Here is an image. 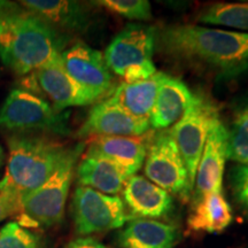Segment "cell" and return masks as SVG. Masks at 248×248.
<instances>
[{
	"label": "cell",
	"instance_id": "obj_10",
	"mask_svg": "<svg viewBox=\"0 0 248 248\" xmlns=\"http://www.w3.org/2000/svg\"><path fill=\"white\" fill-rule=\"evenodd\" d=\"M145 159V173L148 179L169 194L187 200L193 191L185 163L177 145L168 131L155 136Z\"/></svg>",
	"mask_w": 248,
	"mask_h": 248
},
{
	"label": "cell",
	"instance_id": "obj_22",
	"mask_svg": "<svg viewBox=\"0 0 248 248\" xmlns=\"http://www.w3.org/2000/svg\"><path fill=\"white\" fill-rule=\"evenodd\" d=\"M198 21L248 31V1L216 2L201 11Z\"/></svg>",
	"mask_w": 248,
	"mask_h": 248
},
{
	"label": "cell",
	"instance_id": "obj_32",
	"mask_svg": "<svg viewBox=\"0 0 248 248\" xmlns=\"http://www.w3.org/2000/svg\"><path fill=\"white\" fill-rule=\"evenodd\" d=\"M6 185V178L2 177L1 179H0V191L2 190V187Z\"/></svg>",
	"mask_w": 248,
	"mask_h": 248
},
{
	"label": "cell",
	"instance_id": "obj_16",
	"mask_svg": "<svg viewBox=\"0 0 248 248\" xmlns=\"http://www.w3.org/2000/svg\"><path fill=\"white\" fill-rule=\"evenodd\" d=\"M123 197L124 204L132 216L140 218H160L169 215L173 208L171 195L142 176L133 175L128 178Z\"/></svg>",
	"mask_w": 248,
	"mask_h": 248
},
{
	"label": "cell",
	"instance_id": "obj_11",
	"mask_svg": "<svg viewBox=\"0 0 248 248\" xmlns=\"http://www.w3.org/2000/svg\"><path fill=\"white\" fill-rule=\"evenodd\" d=\"M64 69L98 100L113 92V77L104 54L83 42L68 46L61 53Z\"/></svg>",
	"mask_w": 248,
	"mask_h": 248
},
{
	"label": "cell",
	"instance_id": "obj_23",
	"mask_svg": "<svg viewBox=\"0 0 248 248\" xmlns=\"http://www.w3.org/2000/svg\"><path fill=\"white\" fill-rule=\"evenodd\" d=\"M228 159L248 164V111L239 110L228 130Z\"/></svg>",
	"mask_w": 248,
	"mask_h": 248
},
{
	"label": "cell",
	"instance_id": "obj_26",
	"mask_svg": "<svg viewBox=\"0 0 248 248\" xmlns=\"http://www.w3.org/2000/svg\"><path fill=\"white\" fill-rule=\"evenodd\" d=\"M230 185L234 200L248 216V164H237L231 169Z\"/></svg>",
	"mask_w": 248,
	"mask_h": 248
},
{
	"label": "cell",
	"instance_id": "obj_29",
	"mask_svg": "<svg viewBox=\"0 0 248 248\" xmlns=\"http://www.w3.org/2000/svg\"><path fill=\"white\" fill-rule=\"evenodd\" d=\"M21 8V5L18 2L6 1V0H0V21L4 20L8 15H11L17 9Z\"/></svg>",
	"mask_w": 248,
	"mask_h": 248
},
{
	"label": "cell",
	"instance_id": "obj_15",
	"mask_svg": "<svg viewBox=\"0 0 248 248\" xmlns=\"http://www.w3.org/2000/svg\"><path fill=\"white\" fill-rule=\"evenodd\" d=\"M77 183L104 194L116 195L129 176L113 161L90 146L76 168Z\"/></svg>",
	"mask_w": 248,
	"mask_h": 248
},
{
	"label": "cell",
	"instance_id": "obj_30",
	"mask_svg": "<svg viewBox=\"0 0 248 248\" xmlns=\"http://www.w3.org/2000/svg\"><path fill=\"white\" fill-rule=\"evenodd\" d=\"M5 159H6V154H5V151L4 148H2L1 145H0V167L2 166L5 162Z\"/></svg>",
	"mask_w": 248,
	"mask_h": 248
},
{
	"label": "cell",
	"instance_id": "obj_28",
	"mask_svg": "<svg viewBox=\"0 0 248 248\" xmlns=\"http://www.w3.org/2000/svg\"><path fill=\"white\" fill-rule=\"evenodd\" d=\"M63 248H110L91 237H80L71 240Z\"/></svg>",
	"mask_w": 248,
	"mask_h": 248
},
{
	"label": "cell",
	"instance_id": "obj_5",
	"mask_svg": "<svg viewBox=\"0 0 248 248\" xmlns=\"http://www.w3.org/2000/svg\"><path fill=\"white\" fill-rule=\"evenodd\" d=\"M157 32L145 24H129L114 37L105 51L108 69L125 83L147 79L157 73L153 61Z\"/></svg>",
	"mask_w": 248,
	"mask_h": 248
},
{
	"label": "cell",
	"instance_id": "obj_7",
	"mask_svg": "<svg viewBox=\"0 0 248 248\" xmlns=\"http://www.w3.org/2000/svg\"><path fill=\"white\" fill-rule=\"evenodd\" d=\"M218 119V110L209 98L203 94H193L191 105L184 115L169 130L184 161L193 188L198 164L209 130Z\"/></svg>",
	"mask_w": 248,
	"mask_h": 248
},
{
	"label": "cell",
	"instance_id": "obj_19",
	"mask_svg": "<svg viewBox=\"0 0 248 248\" xmlns=\"http://www.w3.org/2000/svg\"><path fill=\"white\" fill-rule=\"evenodd\" d=\"M178 231L173 225L148 218L130 221L117 234L122 248H173Z\"/></svg>",
	"mask_w": 248,
	"mask_h": 248
},
{
	"label": "cell",
	"instance_id": "obj_27",
	"mask_svg": "<svg viewBox=\"0 0 248 248\" xmlns=\"http://www.w3.org/2000/svg\"><path fill=\"white\" fill-rule=\"evenodd\" d=\"M21 194L8 186L6 181V185L0 191V222L8 217L17 216L21 208Z\"/></svg>",
	"mask_w": 248,
	"mask_h": 248
},
{
	"label": "cell",
	"instance_id": "obj_18",
	"mask_svg": "<svg viewBox=\"0 0 248 248\" xmlns=\"http://www.w3.org/2000/svg\"><path fill=\"white\" fill-rule=\"evenodd\" d=\"M233 222V213L223 192H209L195 198L187 218V226L193 232L218 234Z\"/></svg>",
	"mask_w": 248,
	"mask_h": 248
},
{
	"label": "cell",
	"instance_id": "obj_25",
	"mask_svg": "<svg viewBox=\"0 0 248 248\" xmlns=\"http://www.w3.org/2000/svg\"><path fill=\"white\" fill-rule=\"evenodd\" d=\"M93 4L129 20L148 21L152 18L151 4L146 0H101Z\"/></svg>",
	"mask_w": 248,
	"mask_h": 248
},
{
	"label": "cell",
	"instance_id": "obj_8",
	"mask_svg": "<svg viewBox=\"0 0 248 248\" xmlns=\"http://www.w3.org/2000/svg\"><path fill=\"white\" fill-rule=\"evenodd\" d=\"M75 230L80 235L115 230L130 221L124 201L119 195H108L78 185L71 201Z\"/></svg>",
	"mask_w": 248,
	"mask_h": 248
},
{
	"label": "cell",
	"instance_id": "obj_9",
	"mask_svg": "<svg viewBox=\"0 0 248 248\" xmlns=\"http://www.w3.org/2000/svg\"><path fill=\"white\" fill-rule=\"evenodd\" d=\"M21 85V89L47 98L57 111H64L69 107L88 106L98 101L91 92L67 73L61 59L22 77Z\"/></svg>",
	"mask_w": 248,
	"mask_h": 248
},
{
	"label": "cell",
	"instance_id": "obj_24",
	"mask_svg": "<svg viewBox=\"0 0 248 248\" xmlns=\"http://www.w3.org/2000/svg\"><path fill=\"white\" fill-rule=\"evenodd\" d=\"M0 248H45V243L37 232L13 221L0 229Z\"/></svg>",
	"mask_w": 248,
	"mask_h": 248
},
{
	"label": "cell",
	"instance_id": "obj_31",
	"mask_svg": "<svg viewBox=\"0 0 248 248\" xmlns=\"http://www.w3.org/2000/svg\"><path fill=\"white\" fill-rule=\"evenodd\" d=\"M239 110H246V111H248V97L245 98L243 105H241V106L239 107Z\"/></svg>",
	"mask_w": 248,
	"mask_h": 248
},
{
	"label": "cell",
	"instance_id": "obj_12",
	"mask_svg": "<svg viewBox=\"0 0 248 248\" xmlns=\"http://www.w3.org/2000/svg\"><path fill=\"white\" fill-rule=\"evenodd\" d=\"M150 128L148 120L132 116L107 98L90 110L88 119L77 131V137H139Z\"/></svg>",
	"mask_w": 248,
	"mask_h": 248
},
{
	"label": "cell",
	"instance_id": "obj_3",
	"mask_svg": "<svg viewBox=\"0 0 248 248\" xmlns=\"http://www.w3.org/2000/svg\"><path fill=\"white\" fill-rule=\"evenodd\" d=\"M7 168L4 177L21 197L42 186L62 166L74 148L42 136H9Z\"/></svg>",
	"mask_w": 248,
	"mask_h": 248
},
{
	"label": "cell",
	"instance_id": "obj_14",
	"mask_svg": "<svg viewBox=\"0 0 248 248\" xmlns=\"http://www.w3.org/2000/svg\"><path fill=\"white\" fill-rule=\"evenodd\" d=\"M24 9L64 35L84 33L91 26V12L84 4L70 0H22Z\"/></svg>",
	"mask_w": 248,
	"mask_h": 248
},
{
	"label": "cell",
	"instance_id": "obj_1",
	"mask_svg": "<svg viewBox=\"0 0 248 248\" xmlns=\"http://www.w3.org/2000/svg\"><path fill=\"white\" fill-rule=\"evenodd\" d=\"M161 47L179 60L234 78L248 71V33L199 26H172L157 33Z\"/></svg>",
	"mask_w": 248,
	"mask_h": 248
},
{
	"label": "cell",
	"instance_id": "obj_13",
	"mask_svg": "<svg viewBox=\"0 0 248 248\" xmlns=\"http://www.w3.org/2000/svg\"><path fill=\"white\" fill-rule=\"evenodd\" d=\"M228 160V129L221 119L209 130L195 175L194 199L209 192H223L222 182Z\"/></svg>",
	"mask_w": 248,
	"mask_h": 248
},
{
	"label": "cell",
	"instance_id": "obj_17",
	"mask_svg": "<svg viewBox=\"0 0 248 248\" xmlns=\"http://www.w3.org/2000/svg\"><path fill=\"white\" fill-rule=\"evenodd\" d=\"M192 99L193 93L182 79L164 74L148 120L151 128L162 131L172 128L184 115Z\"/></svg>",
	"mask_w": 248,
	"mask_h": 248
},
{
	"label": "cell",
	"instance_id": "obj_6",
	"mask_svg": "<svg viewBox=\"0 0 248 248\" xmlns=\"http://www.w3.org/2000/svg\"><path fill=\"white\" fill-rule=\"evenodd\" d=\"M0 128L9 131L70 133L69 113L57 111L47 100L21 88L13 89L0 108Z\"/></svg>",
	"mask_w": 248,
	"mask_h": 248
},
{
	"label": "cell",
	"instance_id": "obj_21",
	"mask_svg": "<svg viewBox=\"0 0 248 248\" xmlns=\"http://www.w3.org/2000/svg\"><path fill=\"white\" fill-rule=\"evenodd\" d=\"M98 153L116 163L129 177L141 168L147 155V145L139 137H94L90 145Z\"/></svg>",
	"mask_w": 248,
	"mask_h": 248
},
{
	"label": "cell",
	"instance_id": "obj_4",
	"mask_svg": "<svg viewBox=\"0 0 248 248\" xmlns=\"http://www.w3.org/2000/svg\"><path fill=\"white\" fill-rule=\"evenodd\" d=\"M83 150L82 144L74 147L70 156L44 184L22 197L17 223L30 230L52 228L61 223L75 175L76 161Z\"/></svg>",
	"mask_w": 248,
	"mask_h": 248
},
{
	"label": "cell",
	"instance_id": "obj_20",
	"mask_svg": "<svg viewBox=\"0 0 248 248\" xmlns=\"http://www.w3.org/2000/svg\"><path fill=\"white\" fill-rule=\"evenodd\" d=\"M163 75L164 73H156L147 79L133 83L124 82L113 90L108 98L132 116L150 120Z\"/></svg>",
	"mask_w": 248,
	"mask_h": 248
},
{
	"label": "cell",
	"instance_id": "obj_2",
	"mask_svg": "<svg viewBox=\"0 0 248 248\" xmlns=\"http://www.w3.org/2000/svg\"><path fill=\"white\" fill-rule=\"evenodd\" d=\"M69 39L21 6L0 21V59L15 75L24 77L60 60Z\"/></svg>",
	"mask_w": 248,
	"mask_h": 248
}]
</instances>
